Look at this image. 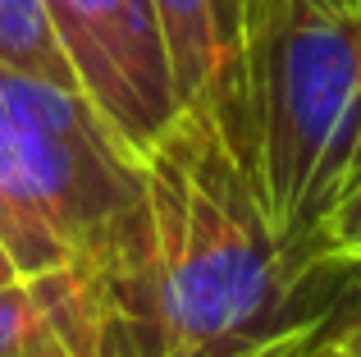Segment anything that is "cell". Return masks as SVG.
<instances>
[{"mask_svg": "<svg viewBox=\"0 0 361 357\" xmlns=\"http://www.w3.org/2000/svg\"><path fill=\"white\" fill-rule=\"evenodd\" d=\"M142 152L78 87L0 69V243L18 275L137 243Z\"/></svg>", "mask_w": 361, "mask_h": 357, "instance_id": "obj_3", "label": "cell"}, {"mask_svg": "<svg viewBox=\"0 0 361 357\" xmlns=\"http://www.w3.org/2000/svg\"><path fill=\"white\" fill-rule=\"evenodd\" d=\"M14 279H23V275H18V266H14V261H9L5 243H0V284H14Z\"/></svg>", "mask_w": 361, "mask_h": 357, "instance_id": "obj_11", "label": "cell"}, {"mask_svg": "<svg viewBox=\"0 0 361 357\" xmlns=\"http://www.w3.org/2000/svg\"><path fill=\"white\" fill-rule=\"evenodd\" d=\"M78 92L147 152L178 115L174 69L151 0H46Z\"/></svg>", "mask_w": 361, "mask_h": 357, "instance_id": "obj_4", "label": "cell"}, {"mask_svg": "<svg viewBox=\"0 0 361 357\" xmlns=\"http://www.w3.org/2000/svg\"><path fill=\"white\" fill-rule=\"evenodd\" d=\"M0 69L27 73L55 87H78L46 0H0Z\"/></svg>", "mask_w": 361, "mask_h": 357, "instance_id": "obj_6", "label": "cell"}, {"mask_svg": "<svg viewBox=\"0 0 361 357\" xmlns=\"http://www.w3.org/2000/svg\"><path fill=\"white\" fill-rule=\"evenodd\" d=\"M23 357H133V349L119 334L106 330H78V334H60V339L42 344V349L23 353Z\"/></svg>", "mask_w": 361, "mask_h": 357, "instance_id": "obj_9", "label": "cell"}, {"mask_svg": "<svg viewBox=\"0 0 361 357\" xmlns=\"http://www.w3.org/2000/svg\"><path fill=\"white\" fill-rule=\"evenodd\" d=\"M243 124L274 224L316 261L361 156V0H243Z\"/></svg>", "mask_w": 361, "mask_h": 357, "instance_id": "obj_2", "label": "cell"}, {"mask_svg": "<svg viewBox=\"0 0 361 357\" xmlns=\"http://www.w3.org/2000/svg\"><path fill=\"white\" fill-rule=\"evenodd\" d=\"M311 252L320 266L334 261H361V156L348 170L343 188L334 193V202L325 206L316 234H311Z\"/></svg>", "mask_w": 361, "mask_h": 357, "instance_id": "obj_8", "label": "cell"}, {"mask_svg": "<svg viewBox=\"0 0 361 357\" xmlns=\"http://www.w3.org/2000/svg\"><path fill=\"white\" fill-rule=\"evenodd\" d=\"M325 270L274 224L233 128L178 106L142 152L137 353L256 357L316 316Z\"/></svg>", "mask_w": 361, "mask_h": 357, "instance_id": "obj_1", "label": "cell"}, {"mask_svg": "<svg viewBox=\"0 0 361 357\" xmlns=\"http://www.w3.org/2000/svg\"><path fill=\"white\" fill-rule=\"evenodd\" d=\"M165 32L178 106H211L247 152L243 0H151Z\"/></svg>", "mask_w": 361, "mask_h": 357, "instance_id": "obj_5", "label": "cell"}, {"mask_svg": "<svg viewBox=\"0 0 361 357\" xmlns=\"http://www.w3.org/2000/svg\"><path fill=\"white\" fill-rule=\"evenodd\" d=\"M307 334H311V321L302 325V330H293L288 339H279V344H270L265 353H256V357H307Z\"/></svg>", "mask_w": 361, "mask_h": 357, "instance_id": "obj_10", "label": "cell"}, {"mask_svg": "<svg viewBox=\"0 0 361 357\" xmlns=\"http://www.w3.org/2000/svg\"><path fill=\"white\" fill-rule=\"evenodd\" d=\"M307 357H361V261H334L325 270Z\"/></svg>", "mask_w": 361, "mask_h": 357, "instance_id": "obj_7", "label": "cell"}]
</instances>
